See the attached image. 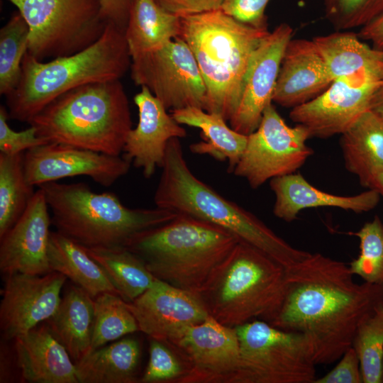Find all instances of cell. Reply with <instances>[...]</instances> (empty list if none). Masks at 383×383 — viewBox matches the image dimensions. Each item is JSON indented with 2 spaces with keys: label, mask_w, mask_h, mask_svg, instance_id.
Listing matches in <instances>:
<instances>
[{
  "label": "cell",
  "mask_w": 383,
  "mask_h": 383,
  "mask_svg": "<svg viewBox=\"0 0 383 383\" xmlns=\"http://www.w3.org/2000/svg\"><path fill=\"white\" fill-rule=\"evenodd\" d=\"M383 307V287L353 279L349 266L319 252L286 268L282 305L269 323L301 334L318 365L338 361L360 324Z\"/></svg>",
  "instance_id": "obj_1"
},
{
  "label": "cell",
  "mask_w": 383,
  "mask_h": 383,
  "mask_svg": "<svg viewBox=\"0 0 383 383\" xmlns=\"http://www.w3.org/2000/svg\"><path fill=\"white\" fill-rule=\"evenodd\" d=\"M161 168L154 195L156 206L219 226L285 268L309 255L310 252L293 247L253 213L196 177L184 157L179 138L168 142Z\"/></svg>",
  "instance_id": "obj_2"
},
{
  "label": "cell",
  "mask_w": 383,
  "mask_h": 383,
  "mask_svg": "<svg viewBox=\"0 0 383 383\" xmlns=\"http://www.w3.org/2000/svg\"><path fill=\"white\" fill-rule=\"evenodd\" d=\"M131 64L125 31L111 23L95 43L74 54L40 61L26 52L18 85L6 96L9 117L28 123L54 99L72 89L121 79Z\"/></svg>",
  "instance_id": "obj_3"
},
{
  "label": "cell",
  "mask_w": 383,
  "mask_h": 383,
  "mask_svg": "<svg viewBox=\"0 0 383 383\" xmlns=\"http://www.w3.org/2000/svg\"><path fill=\"white\" fill-rule=\"evenodd\" d=\"M180 18L179 37L192 51L206 85L204 110L229 121L253 53L270 31L241 23L221 9Z\"/></svg>",
  "instance_id": "obj_4"
},
{
  "label": "cell",
  "mask_w": 383,
  "mask_h": 383,
  "mask_svg": "<svg viewBox=\"0 0 383 383\" xmlns=\"http://www.w3.org/2000/svg\"><path fill=\"white\" fill-rule=\"evenodd\" d=\"M45 141L120 155L133 128L121 79L85 84L50 102L28 123Z\"/></svg>",
  "instance_id": "obj_5"
},
{
  "label": "cell",
  "mask_w": 383,
  "mask_h": 383,
  "mask_svg": "<svg viewBox=\"0 0 383 383\" xmlns=\"http://www.w3.org/2000/svg\"><path fill=\"white\" fill-rule=\"evenodd\" d=\"M38 187L45 193L57 231L85 248H126L138 234L179 215L157 206L128 208L115 194L94 192L82 182H51Z\"/></svg>",
  "instance_id": "obj_6"
},
{
  "label": "cell",
  "mask_w": 383,
  "mask_h": 383,
  "mask_svg": "<svg viewBox=\"0 0 383 383\" xmlns=\"http://www.w3.org/2000/svg\"><path fill=\"white\" fill-rule=\"evenodd\" d=\"M238 239L223 228L179 213L135 236L126 248L158 279L196 295Z\"/></svg>",
  "instance_id": "obj_7"
},
{
  "label": "cell",
  "mask_w": 383,
  "mask_h": 383,
  "mask_svg": "<svg viewBox=\"0 0 383 383\" xmlns=\"http://www.w3.org/2000/svg\"><path fill=\"white\" fill-rule=\"evenodd\" d=\"M286 268L260 250L238 242L196 294L209 315L237 327L270 323L284 296Z\"/></svg>",
  "instance_id": "obj_8"
},
{
  "label": "cell",
  "mask_w": 383,
  "mask_h": 383,
  "mask_svg": "<svg viewBox=\"0 0 383 383\" xmlns=\"http://www.w3.org/2000/svg\"><path fill=\"white\" fill-rule=\"evenodd\" d=\"M27 22L28 53L40 61L70 55L95 43L109 22L99 0H8Z\"/></svg>",
  "instance_id": "obj_9"
},
{
  "label": "cell",
  "mask_w": 383,
  "mask_h": 383,
  "mask_svg": "<svg viewBox=\"0 0 383 383\" xmlns=\"http://www.w3.org/2000/svg\"><path fill=\"white\" fill-rule=\"evenodd\" d=\"M236 328L238 368L228 383H313L316 366L305 338L262 320Z\"/></svg>",
  "instance_id": "obj_10"
},
{
  "label": "cell",
  "mask_w": 383,
  "mask_h": 383,
  "mask_svg": "<svg viewBox=\"0 0 383 383\" xmlns=\"http://www.w3.org/2000/svg\"><path fill=\"white\" fill-rule=\"evenodd\" d=\"M308 129L291 127L272 104L265 109L257 129L248 135L245 149L233 173L257 189L270 179L295 173L313 153Z\"/></svg>",
  "instance_id": "obj_11"
},
{
  "label": "cell",
  "mask_w": 383,
  "mask_h": 383,
  "mask_svg": "<svg viewBox=\"0 0 383 383\" xmlns=\"http://www.w3.org/2000/svg\"><path fill=\"white\" fill-rule=\"evenodd\" d=\"M130 70L134 83L148 88L167 110L204 109L206 85L192 51L181 38L131 58Z\"/></svg>",
  "instance_id": "obj_12"
},
{
  "label": "cell",
  "mask_w": 383,
  "mask_h": 383,
  "mask_svg": "<svg viewBox=\"0 0 383 383\" xmlns=\"http://www.w3.org/2000/svg\"><path fill=\"white\" fill-rule=\"evenodd\" d=\"M131 165L124 156L60 143H46L24 153L27 181L38 187L76 176L89 177L101 186L110 187L128 172Z\"/></svg>",
  "instance_id": "obj_13"
},
{
  "label": "cell",
  "mask_w": 383,
  "mask_h": 383,
  "mask_svg": "<svg viewBox=\"0 0 383 383\" xmlns=\"http://www.w3.org/2000/svg\"><path fill=\"white\" fill-rule=\"evenodd\" d=\"M5 278L0 328L5 340H14L55 313L67 277L53 271L44 275L14 273Z\"/></svg>",
  "instance_id": "obj_14"
},
{
  "label": "cell",
  "mask_w": 383,
  "mask_h": 383,
  "mask_svg": "<svg viewBox=\"0 0 383 383\" xmlns=\"http://www.w3.org/2000/svg\"><path fill=\"white\" fill-rule=\"evenodd\" d=\"M172 345L187 367L182 383H228L238 368L240 344L236 328L210 316L189 328Z\"/></svg>",
  "instance_id": "obj_15"
},
{
  "label": "cell",
  "mask_w": 383,
  "mask_h": 383,
  "mask_svg": "<svg viewBox=\"0 0 383 383\" xmlns=\"http://www.w3.org/2000/svg\"><path fill=\"white\" fill-rule=\"evenodd\" d=\"M128 306L139 331L170 345L209 316L196 295L158 279Z\"/></svg>",
  "instance_id": "obj_16"
},
{
  "label": "cell",
  "mask_w": 383,
  "mask_h": 383,
  "mask_svg": "<svg viewBox=\"0 0 383 383\" xmlns=\"http://www.w3.org/2000/svg\"><path fill=\"white\" fill-rule=\"evenodd\" d=\"M293 29L282 23L270 32L255 50L246 72L238 106L231 127L249 135L258 127L266 107L272 102L282 60Z\"/></svg>",
  "instance_id": "obj_17"
},
{
  "label": "cell",
  "mask_w": 383,
  "mask_h": 383,
  "mask_svg": "<svg viewBox=\"0 0 383 383\" xmlns=\"http://www.w3.org/2000/svg\"><path fill=\"white\" fill-rule=\"evenodd\" d=\"M381 82L335 79L313 99L292 109L289 117L306 127L311 138L341 135L370 110L374 93Z\"/></svg>",
  "instance_id": "obj_18"
},
{
  "label": "cell",
  "mask_w": 383,
  "mask_h": 383,
  "mask_svg": "<svg viewBox=\"0 0 383 383\" xmlns=\"http://www.w3.org/2000/svg\"><path fill=\"white\" fill-rule=\"evenodd\" d=\"M51 223L45 193L38 187L20 218L0 238V270L4 277L53 272L48 258Z\"/></svg>",
  "instance_id": "obj_19"
},
{
  "label": "cell",
  "mask_w": 383,
  "mask_h": 383,
  "mask_svg": "<svg viewBox=\"0 0 383 383\" xmlns=\"http://www.w3.org/2000/svg\"><path fill=\"white\" fill-rule=\"evenodd\" d=\"M134 102L138 121L126 137L123 156L141 169L145 178H150L163 165L168 142L184 138L187 131L148 88L141 87Z\"/></svg>",
  "instance_id": "obj_20"
},
{
  "label": "cell",
  "mask_w": 383,
  "mask_h": 383,
  "mask_svg": "<svg viewBox=\"0 0 383 383\" xmlns=\"http://www.w3.org/2000/svg\"><path fill=\"white\" fill-rule=\"evenodd\" d=\"M333 82L313 40L292 38L282 60L272 101L293 109L320 95Z\"/></svg>",
  "instance_id": "obj_21"
},
{
  "label": "cell",
  "mask_w": 383,
  "mask_h": 383,
  "mask_svg": "<svg viewBox=\"0 0 383 383\" xmlns=\"http://www.w3.org/2000/svg\"><path fill=\"white\" fill-rule=\"evenodd\" d=\"M17 366L31 383H79L75 363L48 324L14 339Z\"/></svg>",
  "instance_id": "obj_22"
},
{
  "label": "cell",
  "mask_w": 383,
  "mask_h": 383,
  "mask_svg": "<svg viewBox=\"0 0 383 383\" xmlns=\"http://www.w3.org/2000/svg\"><path fill=\"white\" fill-rule=\"evenodd\" d=\"M270 187L275 201L273 213L286 222L295 220L300 211L318 207H333L362 213L374 209L380 200V193L375 189L353 196H340L322 191L311 184L301 174L274 177Z\"/></svg>",
  "instance_id": "obj_23"
},
{
  "label": "cell",
  "mask_w": 383,
  "mask_h": 383,
  "mask_svg": "<svg viewBox=\"0 0 383 383\" xmlns=\"http://www.w3.org/2000/svg\"><path fill=\"white\" fill-rule=\"evenodd\" d=\"M335 79L367 83L383 81V50L370 47L357 33L337 31L313 38Z\"/></svg>",
  "instance_id": "obj_24"
},
{
  "label": "cell",
  "mask_w": 383,
  "mask_h": 383,
  "mask_svg": "<svg viewBox=\"0 0 383 383\" xmlns=\"http://www.w3.org/2000/svg\"><path fill=\"white\" fill-rule=\"evenodd\" d=\"M340 144L346 170L362 187L378 191V177L383 173V121L367 111L340 135Z\"/></svg>",
  "instance_id": "obj_25"
},
{
  "label": "cell",
  "mask_w": 383,
  "mask_h": 383,
  "mask_svg": "<svg viewBox=\"0 0 383 383\" xmlns=\"http://www.w3.org/2000/svg\"><path fill=\"white\" fill-rule=\"evenodd\" d=\"M47 323L77 362L90 352L94 326V298L81 287L70 286Z\"/></svg>",
  "instance_id": "obj_26"
},
{
  "label": "cell",
  "mask_w": 383,
  "mask_h": 383,
  "mask_svg": "<svg viewBox=\"0 0 383 383\" xmlns=\"http://www.w3.org/2000/svg\"><path fill=\"white\" fill-rule=\"evenodd\" d=\"M171 114L179 124L201 129L204 140L191 145L192 152L227 160L228 172L233 173L245 149L248 135L229 127L221 115L201 108L189 106L173 110Z\"/></svg>",
  "instance_id": "obj_27"
},
{
  "label": "cell",
  "mask_w": 383,
  "mask_h": 383,
  "mask_svg": "<svg viewBox=\"0 0 383 383\" xmlns=\"http://www.w3.org/2000/svg\"><path fill=\"white\" fill-rule=\"evenodd\" d=\"M139 342L125 338L89 352L75 362L79 383H136Z\"/></svg>",
  "instance_id": "obj_28"
},
{
  "label": "cell",
  "mask_w": 383,
  "mask_h": 383,
  "mask_svg": "<svg viewBox=\"0 0 383 383\" xmlns=\"http://www.w3.org/2000/svg\"><path fill=\"white\" fill-rule=\"evenodd\" d=\"M181 18L155 0H133L125 38L131 58L155 50L179 36Z\"/></svg>",
  "instance_id": "obj_29"
},
{
  "label": "cell",
  "mask_w": 383,
  "mask_h": 383,
  "mask_svg": "<svg viewBox=\"0 0 383 383\" xmlns=\"http://www.w3.org/2000/svg\"><path fill=\"white\" fill-rule=\"evenodd\" d=\"M48 258L52 271L64 274L91 297L104 292L118 294L103 269L86 248L57 231L50 233Z\"/></svg>",
  "instance_id": "obj_30"
},
{
  "label": "cell",
  "mask_w": 383,
  "mask_h": 383,
  "mask_svg": "<svg viewBox=\"0 0 383 383\" xmlns=\"http://www.w3.org/2000/svg\"><path fill=\"white\" fill-rule=\"evenodd\" d=\"M85 248L126 302L133 301L157 279L145 261L126 248Z\"/></svg>",
  "instance_id": "obj_31"
},
{
  "label": "cell",
  "mask_w": 383,
  "mask_h": 383,
  "mask_svg": "<svg viewBox=\"0 0 383 383\" xmlns=\"http://www.w3.org/2000/svg\"><path fill=\"white\" fill-rule=\"evenodd\" d=\"M24 153L0 152V238L20 218L35 192L26 177Z\"/></svg>",
  "instance_id": "obj_32"
},
{
  "label": "cell",
  "mask_w": 383,
  "mask_h": 383,
  "mask_svg": "<svg viewBox=\"0 0 383 383\" xmlns=\"http://www.w3.org/2000/svg\"><path fill=\"white\" fill-rule=\"evenodd\" d=\"M29 26L15 11L0 30V94L7 96L18 87L23 59L28 52Z\"/></svg>",
  "instance_id": "obj_33"
},
{
  "label": "cell",
  "mask_w": 383,
  "mask_h": 383,
  "mask_svg": "<svg viewBox=\"0 0 383 383\" xmlns=\"http://www.w3.org/2000/svg\"><path fill=\"white\" fill-rule=\"evenodd\" d=\"M94 326L90 352L122 336L139 331L128 303L118 294L104 292L94 298Z\"/></svg>",
  "instance_id": "obj_34"
},
{
  "label": "cell",
  "mask_w": 383,
  "mask_h": 383,
  "mask_svg": "<svg viewBox=\"0 0 383 383\" xmlns=\"http://www.w3.org/2000/svg\"><path fill=\"white\" fill-rule=\"evenodd\" d=\"M352 347L360 360L363 383H382L383 307L360 324Z\"/></svg>",
  "instance_id": "obj_35"
},
{
  "label": "cell",
  "mask_w": 383,
  "mask_h": 383,
  "mask_svg": "<svg viewBox=\"0 0 383 383\" xmlns=\"http://www.w3.org/2000/svg\"><path fill=\"white\" fill-rule=\"evenodd\" d=\"M360 253L349 265L353 275L364 282L383 287V223L377 216L357 232Z\"/></svg>",
  "instance_id": "obj_36"
},
{
  "label": "cell",
  "mask_w": 383,
  "mask_h": 383,
  "mask_svg": "<svg viewBox=\"0 0 383 383\" xmlns=\"http://www.w3.org/2000/svg\"><path fill=\"white\" fill-rule=\"evenodd\" d=\"M149 338L148 362L140 382L182 383L187 367L181 354L169 343Z\"/></svg>",
  "instance_id": "obj_37"
},
{
  "label": "cell",
  "mask_w": 383,
  "mask_h": 383,
  "mask_svg": "<svg viewBox=\"0 0 383 383\" xmlns=\"http://www.w3.org/2000/svg\"><path fill=\"white\" fill-rule=\"evenodd\" d=\"M326 16L338 30L361 28L383 15V0H324Z\"/></svg>",
  "instance_id": "obj_38"
},
{
  "label": "cell",
  "mask_w": 383,
  "mask_h": 383,
  "mask_svg": "<svg viewBox=\"0 0 383 383\" xmlns=\"http://www.w3.org/2000/svg\"><path fill=\"white\" fill-rule=\"evenodd\" d=\"M10 118L7 108L0 106V152L16 155L48 143L37 135L36 129L30 126L26 130L16 131L8 123Z\"/></svg>",
  "instance_id": "obj_39"
},
{
  "label": "cell",
  "mask_w": 383,
  "mask_h": 383,
  "mask_svg": "<svg viewBox=\"0 0 383 383\" xmlns=\"http://www.w3.org/2000/svg\"><path fill=\"white\" fill-rule=\"evenodd\" d=\"M270 0H223L221 9L238 21L260 29H267L265 9Z\"/></svg>",
  "instance_id": "obj_40"
},
{
  "label": "cell",
  "mask_w": 383,
  "mask_h": 383,
  "mask_svg": "<svg viewBox=\"0 0 383 383\" xmlns=\"http://www.w3.org/2000/svg\"><path fill=\"white\" fill-rule=\"evenodd\" d=\"M338 361L330 372L313 383H363L360 360L352 346Z\"/></svg>",
  "instance_id": "obj_41"
},
{
  "label": "cell",
  "mask_w": 383,
  "mask_h": 383,
  "mask_svg": "<svg viewBox=\"0 0 383 383\" xmlns=\"http://www.w3.org/2000/svg\"><path fill=\"white\" fill-rule=\"evenodd\" d=\"M155 1L164 9L179 18L220 9L223 1V0Z\"/></svg>",
  "instance_id": "obj_42"
},
{
  "label": "cell",
  "mask_w": 383,
  "mask_h": 383,
  "mask_svg": "<svg viewBox=\"0 0 383 383\" xmlns=\"http://www.w3.org/2000/svg\"><path fill=\"white\" fill-rule=\"evenodd\" d=\"M99 1L107 21L125 31L133 0H99Z\"/></svg>",
  "instance_id": "obj_43"
},
{
  "label": "cell",
  "mask_w": 383,
  "mask_h": 383,
  "mask_svg": "<svg viewBox=\"0 0 383 383\" xmlns=\"http://www.w3.org/2000/svg\"><path fill=\"white\" fill-rule=\"evenodd\" d=\"M357 35L360 40L371 42L372 47L383 50V15L361 27Z\"/></svg>",
  "instance_id": "obj_44"
},
{
  "label": "cell",
  "mask_w": 383,
  "mask_h": 383,
  "mask_svg": "<svg viewBox=\"0 0 383 383\" xmlns=\"http://www.w3.org/2000/svg\"><path fill=\"white\" fill-rule=\"evenodd\" d=\"M370 110L383 121V81L374 93Z\"/></svg>",
  "instance_id": "obj_45"
},
{
  "label": "cell",
  "mask_w": 383,
  "mask_h": 383,
  "mask_svg": "<svg viewBox=\"0 0 383 383\" xmlns=\"http://www.w3.org/2000/svg\"><path fill=\"white\" fill-rule=\"evenodd\" d=\"M378 185H379V192L382 196H383V173L380 174L378 177Z\"/></svg>",
  "instance_id": "obj_46"
},
{
  "label": "cell",
  "mask_w": 383,
  "mask_h": 383,
  "mask_svg": "<svg viewBox=\"0 0 383 383\" xmlns=\"http://www.w3.org/2000/svg\"><path fill=\"white\" fill-rule=\"evenodd\" d=\"M382 383H383V367H382Z\"/></svg>",
  "instance_id": "obj_47"
}]
</instances>
